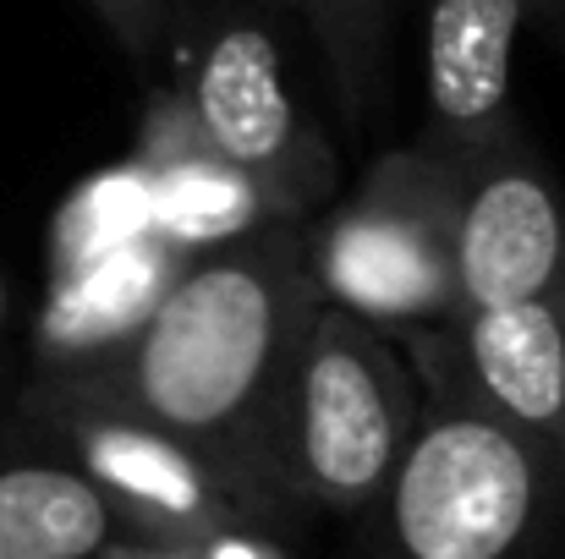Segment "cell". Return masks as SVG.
Returning <instances> with one entry per match:
<instances>
[{"label":"cell","instance_id":"6da1fadb","mask_svg":"<svg viewBox=\"0 0 565 559\" xmlns=\"http://www.w3.org/2000/svg\"><path fill=\"white\" fill-rule=\"evenodd\" d=\"M319 302L308 219H264L177 264L121 341L44 378L177 439L258 516H275L286 510L269 472L275 422Z\"/></svg>","mask_w":565,"mask_h":559},{"label":"cell","instance_id":"7a4b0ae2","mask_svg":"<svg viewBox=\"0 0 565 559\" xmlns=\"http://www.w3.org/2000/svg\"><path fill=\"white\" fill-rule=\"evenodd\" d=\"M160 50L198 149L253 186L264 219H313L335 197L341 154L286 66L269 0H171Z\"/></svg>","mask_w":565,"mask_h":559},{"label":"cell","instance_id":"3957f363","mask_svg":"<svg viewBox=\"0 0 565 559\" xmlns=\"http://www.w3.org/2000/svg\"><path fill=\"white\" fill-rule=\"evenodd\" d=\"M369 516L384 559H539L565 516V455L461 400H423Z\"/></svg>","mask_w":565,"mask_h":559},{"label":"cell","instance_id":"277c9868","mask_svg":"<svg viewBox=\"0 0 565 559\" xmlns=\"http://www.w3.org/2000/svg\"><path fill=\"white\" fill-rule=\"evenodd\" d=\"M423 400L428 395L390 330L319 302L275 422L269 472L280 505L369 510Z\"/></svg>","mask_w":565,"mask_h":559},{"label":"cell","instance_id":"5b68a950","mask_svg":"<svg viewBox=\"0 0 565 559\" xmlns=\"http://www.w3.org/2000/svg\"><path fill=\"white\" fill-rule=\"evenodd\" d=\"M450 165L428 149H390L374 171L341 197L319 225H308V264L319 297L369 319L379 330L450 324Z\"/></svg>","mask_w":565,"mask_h":559},{"label":"cell","instance_id":"8992f818","mask_svg":"<svg viewBox=\"0 0 565 559\" xmlns=\"http://www.w3.org/2000/svg\"><path fill=\"white\" fill-rule=\"evenodd\" d=\"M28 411L50 433L44 444H55L110 494L138 549H188L192 555V549L225 544L247 533L253 522H264L220 472H209L177 439L88 395H72L55 378L33 384Z\"/></svg>","mask_w":565,"mask_h":559},{"label":"cell","instance_id":"52a82bcc","mask_svg":"<svg viewBox=\"0 0 565 559\" xmlns=\"http://www.w3.org/2000/svg\"><path fill=\"white\" fill-rule=\"evenodd\" d=\"M445 258L456 313L533 302L565 286V192L522 127L450 165Z\"/></svg>","mask_w":565,"mask_h":559},{"label":"cell","instance_id":"ba28073f","mask_svg":"<svg viewBox=\"0 0 565 559\" xmlns=\"http://www.w3.org/2000/svg\"><path fill=\"white\" fill-rule=\"evenodd\" d=\"M428 400H461L565 455V286L395 335Z\"/></svg>","mask_w":565,"mask_h":559},{"label":"cell","instance_id":"9c48e42d","mask_svg":"<svg viewBox=\"0 0 565 559\" xmlns=\"http://www.w3.org/2000/svg\"><path fill=\"white\" fill-rule=\"evenodd\" d=\"M527 33L565 50V0H428L417 149L456 165L516 127L511 83Z\"/></svg>","mask_w":565,"mask_h":559},{"label":"cell","instance_id":"30bf717a","mask_svg":"<svg viewBox=\"0 0 565 559\" xmlns=\"http://www.w3.org/2000/svg\"><path fill=\"white\" fill-rule=\"evenodd\" d=\"M132 533L110 494L66 455L0 461V559H110Z\"/></svg>","mask_w":565,"mask_h":559},{"label":"cell","instance_id":"8fae6325","mask_svg":"<svg viewBox=\"0 0 565 559\" xmlns=\"http://www.w3.org/2000/svg\"><path fill=\"white\" fill-rule=\"evenodd\" d=\"M280 17H291L341 99V116L352 127H363L374 116V105H384V61H390V22L401 0H269Z\"/></svg>","mask_w":565,"mask_h":559},{"label":"cell","instance_id":"7c38bea8","mask_svg":"<svg viewBox=\"0 0 565 559\" xmlns=\"http://www.w3.org/2000/svg\"><path fill=\"white\" fill-rule=\"evenodd\" d=\"M149 230H154V186H149V171L143 165L105 171L99 182L66 208V219L55 230V286L88 275L94 264H105L110 252L132 247Z\"/></svg>","mask_w":565,"mask_h":559},{"label":"cell","instance_id":"4fadbf2b","mask_svg":"<svg viewBox=\"0 0 565 559\" xmlns=\"http://www.w3.org/2000/svg\"><path fill=\"white\" fill-rule=\"evenodd\" d=\"M88 11L105 22V33L121 44L127 61L149 66L160 55V33H166L171 0H88Z\"/></svg>","mask_w":565,"mask_h":559},{"label":"cell","instance_id":"5bb4252c","mask_svg":"<svg viewBox=\"0 0 565 559\" xmlns=\"http://www.w3.org/2000/svg\"><path fill=\"white\" fill-rule=\"evenodd\" d=\"M0 313H6V286H0Z\"/></svg>","mask_w":565,"mask_h":559}]
</instances>
